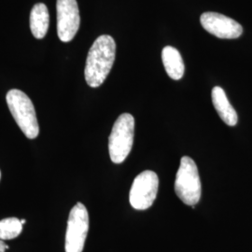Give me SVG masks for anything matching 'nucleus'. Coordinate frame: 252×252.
<instances>
[{
	"instance_id": "nucleus-2",
	"label": "nucleus",
	"mask_w": 252,
	"mask_h": 252,
	"mask_svg": "<svg viewBox=\"0 0 252 252\" xmlns=\"http://www.w3.org/2000/svg\"><path fill=\"white\" fill-rule=\"evenodd\" d=\"M6 100L9 111L22 132L29 139L37 137L39 134V126L36 119V110L31 99L24 92L12 89L8 92Z\"/></svg>"
},
{
	"instance_id": "nucleus-1",
	"label": "nucleus",
	"mask_w": 252,
	"mask_h": 252,
	"mask_svg": "<svg viewBox=\"0 0 252 252\" xmlns=\"http://www.w3.org/2000/svg\"><path fill=\"white\" fill-rule=\"evenodd\" d=\"M116 44L112 36H98L91 47L84 70L85 81L92 88H97L106 81L115 60Z\"/></svg>"
},
{
	"instance_id": "nucleus-4",
	"label": "nucleus",
	"mask_w": 252,
	"mask_h": 252,
	"mask_svg": "<svg viewBox=\"0 0 252 252\" xmlns=\"http://www.w3.org/2000/svg\"><path fill=\"white\" fill-rule=\"evenodd\" d=\"M135 135V119L129 114L120 115L108 138V152L114 163L125 162L132 151Z\"/></svg>"
},
{
	"instance_id": "nucleus-8",
	"label": "nucleus",
	"mask_w": 252,
	"mask_h": 252,
	"mask_svg": "<svg viewBox=\"0 0 252 252\" xmlns=\"http://www.w3.org/2000/svg\"><path fill=\"white\" fill-rule=\"evenodd\" d=\"M200 22L204 29L219 38L234 39L242 35L243 27L236 21L217 12H205Z\"/></svg>"
},
{
	"instance_id": "nucleus-6",
	"label": "nucleus",
	"mask_w": 252,
	"mask_h": 252,
	"mask_svg": "<svg viewBox=\"0 0 252 252\" xmlns=\"http://www.w3.org/2000/svg\"><path fill=\"white\" fill-rule=\"evenodd\" d=\"M159 189V179L155 172H141L132 184L129 201L136 210H146L152 207L157 197Z\"/></svg>"
},
{
	"instance_id": "nucleus-3",
	"label": "nucleus",
	"mask_w": 252,
	"mask_h": 252,
	"mask_svg": "<svg viewBox=\"0 0 252 252\" xmlns=\"http://www.w3.org/2000/svg\"><path fill=\"white\" fill-rule=\"evenodd\" d=\"M175 192L187 206L194 207L202 195V185L198 168L194 161L188 156L181 158L175 180Z\"/></svg>"
},
{
	"instance_id": "nucleus-12",
	"label": "nucleus",
	"mask_w": 252,
	"mask_h": 252,
	"mask_svg": "<svg viewBox=\"0 0 252 252\" xmlns=\"http://www.w3.org/2000/svg\"><path fill=\"white\" fill-rule=\"evenodd\" d=\"M23 224L17 218H6L0 220V240H10L19 236Z\"/></svg>"
},
{
	"instance_id": "nucleus-14",
	"label": "nucleus",
	"mask_w": 252,
	"mask_h": 252,
	"mask_svg": "<svg viewBox=\"0 0 252 252\" xmlns=\"http://www.w3.org/2000/svg\"><path fill=\"white\" fill-rule=\"evenodd\" d=\"M26 221H27L26 220H21V222H22V224H25V223H26Z\"/></svg>"
},
{
	"instance_id": "nucleus-10",
	"label": "nucleus",
	"mask_w": 252,
	"mask_h": 252,
	"mask_svg": "<svg viewBox=\"0 0 252 252\" xmlns=\"http://www.w3.org/2000/svg\"><path fill=\"white\" fill-rule=\"evenodd\" d=\"M162 60L167 75L175 81L180 80L185 71V65L180 52L172 47L166 46L162 49Z\"/></svg>"
},
{
	"instance_id": "nucleus-15",
	"label": "nucleus",
	"mask_w": 252,
	"mask_h": 252,
	"mask_svg": "<svg viewBox=\"0 0 252 252\" xmlns=\"http://www.w3.org/2000/svg\"><path fill=\"white\" fill-rule=\"evenodd\" d=\"M0 179H1V171H0Z\"/></svg>"
},
{
	"instance_id": "nucleus-7",
	"label": "nucleus",
	"mask_w": 252,
	"mask_h": 252,
	"mask_svg": "<svg viewBox=\"0 0 252 252\" xmlns=\"http://www.w3.org/2000/svg\"><path fill=\"white\" fill-rule=\"evenodd\" d=\"M57 34L61 41L69 42L76 36L81 17L77 0H57Z\"/></svg>"
},
{
	"instance_id": "nucleus-9",
	"label": "nucleus",
	"mask_w": 252,
	"mask_h": 252,
	"mask_svg": "<svg viewBox=\"0 0 252 252\" xmlns=\"http://www.w3.org/2000/svg\"><path fill=\"white\" fill-rule=\"evenodd\" d=\"M211 97H212L213 106L220 119L225 123L227 126H235L238 122L237 113L227 98L224 90L219 86L214 87L212 89Z\"/></svg>"
},
{
	"instance_id": "nucleus-5",
	"label": "nucleus",
	"mask_w": 252,
	"mask_h": 252,
	"mask_svg": "<svg viewBox=\"0 0 252 252\" xmlns=\"http://www.w3.org/2000/svg\"><path fill=\"white\" fill-rule=\"evenodd\" d=\"M89 231V214L85 206L76 204L70 210L65 234V252H82Z\"/></svg>"
},
{
	"instance_id": "nucleus-13",
	"label": "nucleus",
	"mask_w": 252,
	"mask_h": 252,
	"mask_svg": "<svg viewBox=\"0 0 252 252\" xmlns=\"http://www.w3.org/2000/svg\"><path fill=\"white\" fill-rule=\"evenodd\" d=\"M8 249H9V246L4 243L3 240H0V252H5V251Z\"/></svg>"
},
{
	"instance_id": "nucleus-11",
	"label": "nucleus",
	"mask_w": 252,
	"mask_h": 252,
	"mask_svg": "<svg viewBox=\"0 0 252 252\" xmlns=\"http://www.w3.org/2000/svg\"><path fill=\"white\" fill-rule=\"evenodd\" d=\"M49 24L50 15L45 4H36L30 14V28L33 36L37 39L43 38L49 29Z\"/></svg>"
}]
</instances>
